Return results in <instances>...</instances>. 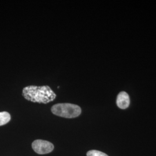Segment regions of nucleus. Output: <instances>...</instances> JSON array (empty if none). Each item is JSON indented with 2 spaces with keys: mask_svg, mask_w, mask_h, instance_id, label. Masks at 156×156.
I'll use <instances>...</instances> for the list:
<instances>
[{
  "mask_svg": "<svg viewBox=\"0 0 156 156\" xmlns=\"http://www.w3.org/2000/svg\"><path fill=\"white\" fill-rule=\"evenodd\" d=\"M23 95L27 100L42 104H48L54 100L56 94L48 86H29L23 90Z\"/></svg>",
  "mask_w": 156,
  "mask_h": 156,
  "instance_id": "obj_1",
  "label": "nucleus"
},
{
  "mask_svg": "<svg viewBox=\"0 0 156 156\" xmlns=\"http://www.w3.org/2000/svg\"><path fill=\"white\" fill-rule=\"evenodd\" d=\"M52 113L58 116L65 118H75L79 116L81 113L80 106L68 103L57 104L51 107Z\"/></svg>",
  "mask_w": 156,
  "mask_h": 156,
  "instance_id": "obj_2",
  "label": "nucleus"
},
{
  "mask_svg": "<svg viewBox=\"0 0 156 156\" xmlns=\"http://www.w3.org/2000/svg\"><path fill=\"white\" fill-rule=\"evenodd\" d=\"M34 151L39 154H45L51 152L54 149V145L49 141L38 140H34L32 144Z\"/></svg>",
  "mask_w": 156,
  "mask_h": 156,
  "instance_id": "obj_3",
  "label": "nucleus"
},
{
  "mask_svg": "<svg viewBox=\"0 0 156 156\" xmlns=\"http://www.w3.org/2000/svg\"><path fill=\"white\" fill-rule=\"evenodd\" d=\"M129 97L126 92L122 91L117 95L116 104L119 108L122 109L127 108L129 105Z\"/></svg>",
  "mask_w": 156,
  "mask_h": 156,
  "instance_id": "obj_4",
  "label": "nucleus"
},
{
  "mask_svg": "<svg viewBox=\"0 0 156 156\" xmlns=\"http://www.w3.org/2000/svg\"><path fill=\"white\" fill-rule=\"evenodd\" d=\"M11 120V115L7 112H0V126L5 125Z\"/></svg>",
  "mask_w": 156,
  "mask_h": 156,
  "instance_id": "obj_5",
  "label": "nucleus"
},
{
  "mask_svg": "<svg viewBox=\"0 0 156 156\" xmlns=\"http://www.w3.org/2000/svg\"><path fill=\"white\" fill-rule=\"evenodd\" d=\"M87 156H108L106 154L100 151L92 150L87 153Z\"/></svg>",
  "mask_w": 156,
  "mask_h": 156,
  "instance_id": "obj_6",
  "label": "nucleus"
}]
</instances>
